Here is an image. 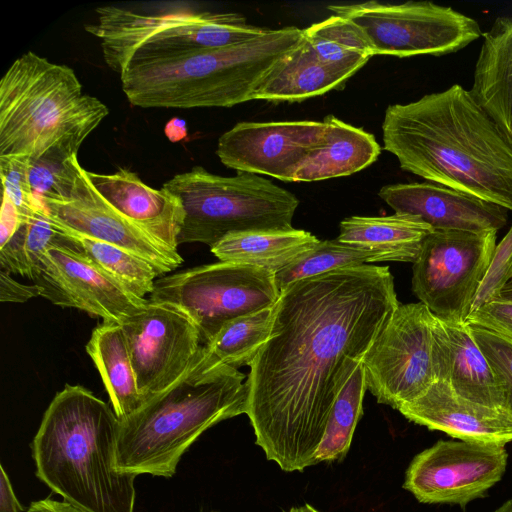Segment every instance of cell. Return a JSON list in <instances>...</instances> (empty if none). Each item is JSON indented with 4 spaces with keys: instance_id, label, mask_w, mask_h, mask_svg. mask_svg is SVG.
Masks as SVG:
<instances>
[{
    "instance_id": "cell-1",
    "label": "cell",
    "mask_w": 512,
    "mask_h": 512,
    "mask_svg": "<svg viewBox=\"0 0 512 512\" xmlns=\"http://www.w3.org/2000/svg\"><path fill=\"white\" fill-rule=\"evenodd\" d=\"M399 304L389 267L370 264L281 291L246 380V415L268 460L285 472L316 464L337 397Z\"/></svg>"
},
{
    "instance_id": "cell-2",
    "label": "cell",
    "mask_w": 512,
    "mask_h": 512,
    "mask_svg": "<svg viewBox=\"0 0 512 512\" xmlns=\"http://www.w3.org/2000/svg\"><path fill=\"white\" fill-rule=\"evenodd\" d=\"M384 149L430 182L512 211V138L459 84L387 107Z\"/></svg>"
},
{
    "instance_id": "cell-3",
    "label": "cell",
    "mask_w": 512,
    "mask_h": 512,
    "mask_svg": "<svg viewBox=\"0 0 512 512\" xmlns=\"http://www.w3.org/2000/svg\"><path fill=\"white\" fill-rule=\"evenodd\" d=\"M118 427L112 406L66 384L31 443L36 476L83 512H134L136 475L115 467Z\"/></svg>"
},
{
    "instance_id": "cell-4",
    "label": "cell",
    "mask_w": 512,
    "mask_h": 512,
    "mask_svg": "<svg viewBox=\"0 0 512 512\" xmlns=\"http://www.w3.org/2000/svg\"><path fill=\"white\" fill-rule=\"evenodd\" d=\"M245 378L201 345L173 384L119 420L116 469L172 477L181 457L207 429L246 414Z\"/></svg>"
},
{
    "instance_id": "cell-5",
    "label": "cell",
    "mask_w": 512,
    "mask_h": 512,
    "mask_svg": "<svg viewBox=\"0 0 512 512\" xmlns=\"http://www.w3.org/2000/svg\"><path fill=\"white\" fill-rule=\"evenodd\" d=\"M108 114L72 68L28 51L0 81V157L71 158Z\"/></svg>"
},
{
    "instance_id": "cell-6",
    "label": "cell",
    "mask_w": 512,
    "mask_h": 512,
    "mask_svg": "<svg viewBox=\"0 0 512 512\" xmlns=\"http://www.w3.org/2000/svg\"><path fill=\"white\" fill-rule=\"evenodd\" d=\"M302 37L287 26L236 45L131 62L120 74L122 90L141 108L232 107L252 100L262 76Z\"/></svg>"
},
{
    "instance_id": "cell-7",
    "label": "cell",
    "mask_w": 512,
    "mask_h": 512,
    "mask_svg": "<svg viewBox=\"0 0 512 512\" xmlns=\"http://www.w3.org/2000/svg\"><path fill=\"white\" fill-rule=\"evenodd\" d=\"M97 21L85 30L100 39L109 68L122 73L131 62L170 58L189 52L244 43L269 29L249 24L238 13L175 8L156 13L115 5L96 9Z\"/></svg>"
},
{
    "instance_id": "cell-8",
    "label": "cell",
    "mask_w": 512,
    "mask_h": 512,
    "mask_svg": "<svg viewBox=\"0 0 512 512\" xmlns=\"http://www.w3.org/2000/svg\"><path fill=\"white\" fill-rule=\"evenodd\" d=\"M162 188L178 197L185 211L178 245L212 247L231 233L290 229L299 205L292 192L260 175L221 176L201 166L176 174Z\"/></svg>"
},
{
    "instance_id": "cell-9",
    "label": "cell",
    "mask_w": 512,
    "mask_h": 512,
    "mask_svg": "<svg viewBox=\"0 0 512 512\" xmlns=\"http://www.w3.org/2000/svg\"><path fill=\"white\" fill-rule=\"evenodd\" d=\"M280 294L270 272L219 261L161 276L149 301L170 303L185 311L204 345L229 321L274 306Z\"/></svg>"
},
{
    "instance_id": "cell-10",
    "label": "cell",
    "mask_w": 512,
    "mask_h": 512,
    "mask_svg": "<svg viewBox=\"0 0 512 512\" xmlns=\"http://www.w3.org/2000/svg\"><path fill=\"white\" fill-rule=\"evenodd\" d=\"M327 8L362 31L373 56H442L465 48L482 35L475 19L430 1H368Z\"/></svg>"
},
{
    "instance_id": "cell-11",
    "label": "cell",
    "mask_w": 512,
    "mask_h": 512,
    "mask_svg": "<svg viewBox=\"0 0 512 512\" xmlns=\"http://www.w3.org/2000/svg\"><path fill=\"white\" fill-rule=\"evenodd\" d=\"M435 315L421 302L399 304L362 360L367 390L399 410L437 381Z\"/></svg>"
},
{
    "instance_id": "cell-12",
    "label": "cell",
    "mask_w": 512,
    "mask_h": 512,
    "mask_svg": "<svg viewBox=\"0 0 512 512\" xmlns=\"http://www.w3.org/2000/svg\"><path fill=\"white\" fill-rule=\"evenodd\" d=\"M496 237V231L433 230L413 263V293L440 319L466 322Z\"/></svg>"
},
{
    "instance_id": "cell-13",
    "label": "cell",
    "mask_w": 512,
    "mask_h": 512,
    "mask_svg": "<svg viewBox=\"0 0 512 512\" xmlns=\"http://www.w3.org/2000/svg\"><path fill=\"white\" fill-rule=\"evenodd\" d=\"M143 403L173 384L201 347L200 332L181 308L147 301L119 322Z\"/></svg>"
},
{
    "instance_id": "cell-14",
    "label": "cell",
    "mask_w": 512,
    "mask_h": 512,
    "mask_svg": "<svg viewBox=\"0 0 512 512\" xmlns=\"http://www.w3.org/2000/svg\"><path fill=\"white\" fill-rule=\"evenodd\" d=\"M507 458L505 445L439 440L413 458L403 488L421 503L465 506L500 481Z\"/></svg>"
},
{
    "instance_id": "cell-15",
    "label": "cell",
    "mask_w": 512,
    "mask_h": 512,
    "mask_svg": "<svg viewBox=\"0 0 512 512\" xmlns=\"http://www.w3.org/2000/svg\"><path fill=\"white\" fill-rule=\"evenodd\" d=\"M31 280L51 303L82 310L104 322L119 323L148 301L85 257L63 231L41 256Z\"/></svg>"
},
{
    "instance_id": "cell-16",
    "label": "cell",
    "mask_w": 512,
    "mask_h": 512,
    "mask_svg": "<svg viewBox=\"0 0 512 512\" xmlns=\"http://www.w3.org/2000/svg\"><path fill=\"white\" fill-rule=\"evenodd\" d=\"M324 138L323 121L239 122L220 136L216 154L237 172L291 182L296 168Z\"/></svg>"
},
{
    "instance_id": "cell-17",
    "label": "cell",
    "mask_w": 512,
    "mask_h": 512,
    "mask_svg": "<svg viewBox=\"0 0 512 512\" xmlns=\"http://www.w3.org/2000/svg\"><path fill=\"white\" fill-rule=\"evenodd\" d=\"M39 200L58 227L127 250L149 262L160 276L183 263L178 251L154 240L111 206L92 185L81 165L69 199Z\"/></svg>"
},
{
    "instance_id": "cell-18",
    "label": "cell",
    "mask_w": 512,
    "mask_h": 512,
    "mask_svg": "<svg viewBox=\"0 0 512 512\" xmlns=\"http://www.w3.org/2000/svg\"><path fill=\"white\" fill-rule=\"evenodd\" d=\"M378 195L395 213L421 218L434 230L498 231L507 223V209L433 182L383 186Z\"/></svg>"
},
{
    "instance_id": "cell-19",
    "label": "cell",
    "mask_w": 512,
    "mask_h": 512,
    "mask_svg": "<svg viewBox=\"0 0 512 512\" xmlns=\"http://www.w3.org/2000/svg\"><path fill=\"white\" fill-rule=\"evenodd\" d=\"M398 411L415 424L462 441L500 445L512 441V419L506 411L466 399L445 381H436Z\"/></svg>"
},
{
    "instance_id": "cell-20",
    "label": "cell",
    "mask_w": 512,
    "mask_h": 512,
    "mask_svg": "<svg viewBox=\"0 0 512 512\" xmlns=\"http://www.w3.org/2000/svg\"><path fill=\"white\" fill-rule=\"evenodd\" d=\"M100 195L125 218L160 244L178 251L185 211L181 201L165 190L145 184L128 168L112 174L87 171Z\"/></svg>"
},
{
    "instance_id": "cell-21",
    "label": "cell",
    "mask_w": 512,
    "mask_h": 512,
    "mask_svg": "<svg viewBox=\"0 0 512 512\" xmlns=\"http://www.w3.org/2000/svg\"><path fill=\"white\" fill-rule=\"evenodd\" d=\"M434 363L437 381H445L460 396L504 410V395L495 373L467 323L435 315Z\"/></svg>"
},
{
    "instance_id": "cell-22",
    "label": "cell",
    "mask_w": 512,
    "mask_h": 512,
    "mask_svg": "<svg viewBox=\"0 0 512 512\" xmlns=\"http://www.w3.org/2000/svg\"><path fill=\"white\" fill-rule=\"evenodd\" d=\"M353 74L322 63L303 37L257 83L252 100L298 102L341 87Z\"/></svg>"
},
{
    "instance_id": "cell-23",
    "label": "cell",
    "mask_w": 512,
    "mask_h": 512,
    "mask_svg": "<svg viewBox=\"0 0 512 512\" xmlns=\"http://www.w3.org/2000/svg\"><path fill=\"white\" fill-rule=\"evenodd\" d=\"M470 93L512 138V16L496 18L483 34Z\"/></svg>"
},
{
    "instance_id": "cell-24",
    "label": "cell",
    "mask_w": 512,
    "mask_h": 512,
    "mask_svg": "<svg viewBox=\"0 0 512 512\" xmlns=\"http://www.w3.org/2000/svg\"><path fill=\"white\" fill-rule=\"evenodd\" d=\"M325 138L296 168L291 182H312L344 177L374 163L381 148L371 133L327 115Z\"/></svg>"
},
{
    "instance_id": "cell-25",
    "label": "cell",
    "mask_w": 512,
    "mask_h": 512,
    "mask_svg": "<svg viewBox=\"0 0 512 512\" xmlns=\"http://www.w3.org/2000/svg\"><path fill=\"white\" fill-rule=\"evenodd\" d=\"M318 242L302 229L250 230L228 234L210 250L220 261L252 265L276 275Z\"/></svg>"
},
{
    "instance_id": "cell-26",
    "label": "cell",
    "mask_w": 512,
    "mask_h": 512,
    "mask_svg": "<svg viewBox=\"0 0 512 512\" xmlns=\"http://www.w3.org/2000/svg\"><path fill=\"white\" fill-rule=\"evenodd\" d=\"M434 229L421 218L395 213L390 216H352L340 223L341 242L383 251L394 262L414 263L423 241Z\"/></svg>"
},
{
    "instance_id": "cell-27",
    "label": "cell",
    "mask_w": 512,
    "mask_h": 512,
    "mask_svg": "<svg viewBox=\"0 0 512 512\" xmlns=\"http://www.w3.org/2000/svg\"><path fill=\"white\" fill-rule=\"evenodd\" d=\"M86 352L94 362L119 420L142 404L136 375L123 330L117 322H104L93 329Z\"/></svg>"
},
{
    "instance_id": "cell-28",
    "label": "cell",
    "mask_w": 512,
    "mask_h": 512,
    "mask_svg": "<svg viewBox=\"0 0 512 512\" xmlns=\"http://www.w3.org/2000/svg\"><path fill=\"white\" fill-rule=\"evenodd\" d=\"M303 34L317 58L338 70L355 74L373 56L362 31L339 15L312 24Z\"/></svg>"
},
{
    "instance_id": "cell-29",
    "label": "cell",
    "mask_w": 512,
    "mask_h": 512,
    "mask_svg": "<svg viewBox=\"0 0 512 512\" xmlns=\"http://www.w3.org/2000/svg\"><path fill=\"white\" fill-rule=\"evenodd\" d=\"M58 228L85 257L130 292L141 298L152 293L160 275L149 262L116 245Z\"/></svg>"
},
{
    "instance_id": "cell-30",
    "label": "cell",
    "mask_w": 512,
    "mask_h": 512,
    "mask_svg": "<svg viewBox=\"0 0 512 512\" xmlns=\"http://www.w3.org/2000/svg\"><path fill=\"white\" fill-rule=\"evenodd\" d=\"M393 261L387 253L341 242L320 241L288 267L275 275L280 292L296 281L323 273L374 262ZM394 262V261H393Z\"/></svg>"
},
{
    "instance_id": "cell-31",
    "label": "cell",
    "mask_w": 512,
    "mask_h": 512,
    "mask_svg": "<svg viewBox=\"0 0 512 512\" xmlns=\"http://www.w3.org/2000/svg\"><path fill=\"white\" fill-rule=\"evenodd\" d=\"M274 313L275 305L235 318L204 345L225 365L250 366L270 336Z\"/></svg>"
},
{
    "instance_id": "cell-32",
    "label": "cell",
    "mask_w": 512,
    "mask_h": 512,
    "mask_svg": "<svg viewBox=\"0 0 512 512\" xmlns=\"http://www.w3.org/2000/svg\"><path fill=\"white\" fill-rule=\"evenodd\" d=\"M366 390L361 362L335 401L325 434L316 453V464L341 461L346 457L357 423L363 415V399Z\"/></svg>"
},
{
    "instance_id": "cell-33",
    "label": "cell",
    "mask_w": 512,
    "mask_h": 512,
    "mask_svg": "<svg viewBox=\"0 0 512 512\" xmlns=\"http://www.w3.org/2000/svg\"><path fill=\"white\" fill-rule=\"evenodd\" d=\"M44 208L28 218L10 240L0 247L1 270L32 278L41 256L61 236Z\"/></svg>"
},
{
    "instance_id": "cell-34",
    "label": "cell",
    "mask_w": 512,
    "mask_h": 512,
    "mask_svg": "<svg viewBox=\"0 0 512 512\" xmlns=\"http://www.w3.org/2000/svg\"><path fill=\"white\" fill-rule=\"evenodd\" d=\"M80 163L71 158L42 156L29 159V182L34 195L44 200H67L71 197Z\"/></svg>"
},
{
    "instance_id": "cell-35",
    "label": "cell",
    "mask_w": 512,
    "mask_h": 512,
    "mask_svg": "<svg viewBox=\"0 0 512 512\" xmlns=\"http://www.w3.org/2000/svg\"><path fill=\"white\" fill-rule=\"evenodd\" d=\"M29 157H0L3 193L7 195L24 221L43 209L29 182Z\"/></svg>"
},
{
    "instance_id": "cell-36",
    "label": "cell",
    "mask_w": 512,
    "mask_h": 512,
    "mask_svg": "<svg viewBox=\"0 0 512 512\" xmlns=\"http://www.w3.org/2000/svg\"><path fill=\"white\" fill-rule=\"evenodd\" d=\"M470 326L474 339L501 386L504 409L512 419V342L484 328Z\"/></svg>"
},
{
    "instance_id": "cell-37",
    "label": "cell",
    "mask_w": 512,
    "mask_h": 512,
    "mask_svg": "<svg viewBox=\"0 0 512 512\" xmlns=\"http://www.w3.org/2000/svg\"><path fill=\"white\" fill-rule=\"evenodd\" d=\"M512 279V226L496 245L485 276L474 297L471 312L500 298L506 284Z\"/></svg>"
},
{
    "instance_id": "cell-38",
    "label": "cell",
    "mask_w": 512,
    "mask_h": 512,
    "mask_svg": "<svg viewBox=\"0 0 512 512\" xmlns=\"http://www.w3.org/2000/svg\"><path fill=\"white\" fill-rule=\"evenodd\" d=\"M466 322L512 342V300L498 298L487 303L470 313Z\"/></svg>"
},
{
    "instance_id": "cell-39",
    "label": "cell",
    "mask_w": 512,
    "mask_h": 512,
    "mask_svg": "<svg viewBox=\"0 0 512 512\" xmlns=\"http://www.w3.org/2000/svg\"><path fill=\"white\" fill-rule=\"evenodd\" d=\"M42 288L37 284L26 285L14 280L10 273L0 272V301L1 302H26L31 298L41 296Z\"/></svg>"
},
{
    "instance_id": "cell-40",
    "label": "cell",
    "mask_w": 512,
    "mask_h": 512,
    "mask_svg": "<svg viewBox=\"0 0 512 512\" xmlns=\"http://www.w3.org/2000/svg\"><path fill=\"white\" fill-rule=\"evenodd\" d=\"M25 222L5 193H2L0 247H3Z\"/></svg>"
},
{
    "instance_id": "cell-41",
    "label": "cell",
    "mask_w": 512,
    "mask_h": 512,
    "mask_svg": "<svg viewBox=\"0 0 512 512\" xmlns=\"http://www.w3.org/2000/svg\"><path fill=\"white\" fill-rule=\"evenodd\" d=\"M24 507L17 499L10 479L0 465V512H23Z\"/></svg>"
},
{
    "instance_id": "cell-42",
    "label": "cell",
    "mask_w": 512,
    "mask_h": 512,
    "mask_svg": "<svg viewBox=\"0 0 512 512\" xmlns=\"http://www.w3.org/2000/svg\"><path fill=\"white\" fill-rule=\"evenodd\" d=\"M26 512H83L65 501L45 498L31 502Z\"/></svg>"
},
{
    "instance_id": "cell-43",
    "label": "cell",
    "mask_w": 512,
    "mask_h": 512,
    "mask_svg": "<svg viewBox=\"0 0 512 512\" xmlns=\"http://www.w3.org/2000/svg\"><path fill=\"white\" fill-rule=\"evenodd\" d=\"M165 134L172 142H177L185 138L187 135L185 120L172 118L165 126Z\"/></svg>"
},
{
    "instance_id": "cell-44",
    "label": "cell",
    "mask_w": 512,
    "mask_h": 512,
    "mask_svg": "<svg viewBox=\"0 0 512 512\" xmlns=\"http://www.w3.org/2000/svg\"><path fill=\"white\" fill-rule=\"evenodd\" d=\"M285 512H320L310 504H304L301 506L291 507L288 511Z\"/></svg>"
},
{
    "instance_id": "cell-45",
    "label": "cell",
    "mask_w": 512,
    "mask_h": 512,
    "mask_svg": "<svg viewBox=\"0 0 512 512\" xmlns=\"http://www.w3.org/2000/svg\"><path fill=\"white\" fill-rule=\"evenodd\" d=\"M500 298L505 300H512V279L506 284L501 292Z\"/></svg>"
},
{
    "instance_id": "cell-46",
    "label": "cell",
    "mask_w": 512,
    "mask_h": 512,
    "mask_svg": "<svg viewBox=\"0 0 512 512\" xmlns=\"http://www.w3.org/2000/svg\"><path fill=\"white\" fill-rule=\"evenodd\" d=\"M494 512H512V499L506 501Z\"/></svg>"
}]
</instances>
